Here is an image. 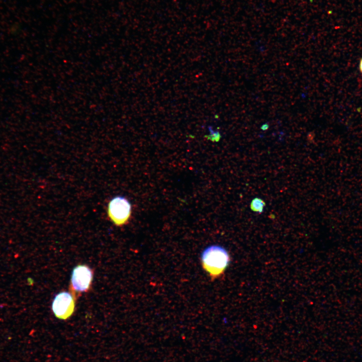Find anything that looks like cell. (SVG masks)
<instances>
[{"label":"cell","instance_id":"obj_1","mask_svg":"<svg viewBox=\"0 0 362 362\" xmlns=\"http://www.w3.org/2000/svg\"><path fill=\"white\" fill-rule=\"evenodd\" d=\"M201 261L206 273L214 280L224 274L229 265L230 257L227 250L223 247L212 245L202 251Z\"/></svg>","mask_w":362,"mask_h":362},{"label":"cell","instance_id":"obj_2","mask_svg":"<svg viewBox=\"0 0 362 362\" xmlns=\"http://www.w3.org/2000/svg\"><path fill=\"white\" fill-rule=\"evenodd\" d=\"M131 204L124 197H114L108 203V217L116 226H120L126 224L131 217Z\"/></svg>","mask_w":362,"mask_h":362},{"label":"cell","instance_id":"obj_3","mask_svg":"<svg viewBox=\"0 0 362 362\" xmlns=\"http://www.w3.org/2000/svg\"><path fill=\"white\" fill-rule=\"evenodd\" d=\"M93 279V270L86 265L79 264L73 269L69 289L75 299L77 295L89 290Z\"/></svg>","mask_w":362,"mask_h":362},{"label":"cell","instance_id":"obj_4","mask_svg":"<svg viewBox=\"0 0 362 362\" xmlns=\"http://www.w3.org/2000/svg\"><path fill=\"white\" fill-rule=\"evenodd\" d=\"M76 299L70 293L61 292L55 296L52 303V310L58 319L66 320L73 314Z\"/></svg>","mask_w":362,"mask_h":362},{"label":"cell","instance_id":"obj_5","mask_svg":"<svg viewBox=\"0 0 362 362\" xmlns=\"http://www.w3.org/2000/svg\"><path fill=\"white\" fill-rule=\"evenodd\" d=\"M265 206V203L263 200L259 198L256 197L254 198L250 203V208L254 212L261 213L263 211Z\"/></svg>","mask_w":362,"mask_h":362},{"label":"cell","instance_id":"obj_6","mask_svg":"<svg viewBox=\"0 0 362 362\" xmlns=\"http://www.w3.org/2000/svg\"><path fill=\"white\" fill-rule=\"evenodd\" d=\"M208 129L210 134L207 136V138L212 141H218L221 138V134L217 131H214L212 127L209 126Z\"/></svg>","mask_w":362,"mask_h":362},{"label":"cell","instance_id":"obj_7","mask_svg":"<svg viewBox=\"0 0 362 362\" xmlns=\"http://www.w3.org/2000/svg\"><path fill=\"white\" fill-rule=\"evenodd\" d=\"M268 128H269L268 124L264 123L261 126V129L263 131H265V130H267L268 129Z\"/></svg>","mask_w":362,"mask_h":362},{"label":"cell","instance_id":"obj_8","mask_svg":"<svg viewBox=\"0 0 362 362\" xmlns=\"http://www.w3.org/2000/svg\"><path fill=\"white\" fill-rule=\"evenodd\" d=\"M360 69L361 71L362 72V59H361L360 62Z\"/></svg>","mask_w":362,"mask_h":362}]
</instances>
